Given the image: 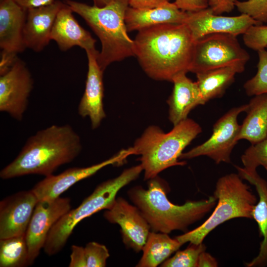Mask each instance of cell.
<instances>
[{"instance_id": "obj_40", "label": "cell", "mask_w": 267, "mask_h": 267, "mask_svg": "<svg viewBox=\"0 0 267 267\" xmlns=\"http://www.w3.org/2000/svg\"><path fill=\"white\" fill-rule=\"evenodd\" d=\"M266 170L267 171V165L264 167Z\"/></svg>"}, {"instance_id": "obj_3", "label": "cell", "mask_w": 267, "mask_h": 267, "mask_svg": "<svg viewBox=\"0 0 267 267\" xmlns=\"http://www.w3.org/2000/svg\"><path fill=\"white\" fill-rule=\"evenodd\" d=\"M167 190L165 181L157 176L149 179L147 189L137 185L128 192L130 200L154 232H186L190 225L203 218L216 204L217 199L212 196L207 199L175 205L168 199Z\"/></svg>"}, {"instance_id": "obj_26", "label": "cell", "mask_w": 267, "mask_h": 267, "mask_svg": "<svg viewBox=\"0 0 267 267\" xmlns=\"http://www.w3.org/2000/svg\"><path fill=\"white\" fill-rule=\"evenodd\" d=\"M29 266V250L25 234L0 239V267Z\"/></svg>"}, {"instance_id": "obj_35", "label": "cell", "mask_w": 267, "mask_h": 267, "mask_svg": "<svg viewBox=\"0 0 267 267\" xmlns=\"http://www.w3.org/2000/svg\"><path fill=\"white\" fill-rule=\"evenodd\" d=\"M69 267H87L85 248L82 246L73 245Z\"/></svg>"}, {"instance_id": "obj_15", "label": "cell", "mask_w": 267, "mask_h": 267, "mask_svg": "<svg viewBox=\"0 0 267 267\" xmlns=\"http://www.w3.org/2000/svg\"><path fill=\"white\" fill-rule=\"evenodd\" d=\"M184 24L189 28L194 41L214 33H227L237 36L243 35L253 25L262 24L246 14L222 16L215 14L209 7L187 12Z\"/></svg>"}, {"instance_id": "obj_27", "label": "cell", "mask_w": 267, "mask_h": 267, "mask_svg": "<svg viewBox=\"0 0 267 267\" xmlns=\"http://www.w3.org/2000/svg\"><path fill=\"white\" fill-rule=\"evenodd\" d=\"M258 53L257 72L243 86L246 93L249 96L267 94V49L260 50Z\"/></svg>"}, {"instance_id": "obj_6", "label": "cell", "mask_w": 267, "mask_h": 267, "mask_svg": "<svg viewBox=\"0 0 267 267\" xmlns=\"http://www.w3.org/2000/svg\"><path fill=\"white\" fill-rule=\"evenodd\" d=\"M214 196L218 202L211 216L198 227L176 237L182 245L187 242L203 243L216 227L231 219H253L252 212L258 199L238 174L231 173L219 178Z\"/></svg>"}, {"instance_id": "obj_38", "label": "cell", "mask_w": 267, "mask_h": 267, "mask_svg": "<svg viewBox=\"0 0 267 267\" xmlns=\"http://www.w3.org/2000/svg\"><path fill=\"white\" fill-rule=\"evenodd\" d=\"M218 266L217 261L209 253L203 252L200 254L197 264V267H217Z\"/></svg>"}, {"instance_id": "obj_11", "label": "cell", "mask_w": 267, "mask_h": 267, "mask_svg": "<svg viewBox=\"0 0 267 267\" xmlns=\"http://www.w3.org/2000/svg\"><path fill=\"white\" fill-rule=\"evenodd\" d=\"M26 16L27 11L13 0H0V74L27 48L23 34Z\"/></svg>"}, {"instance_id": "obj_8", "label": "cell", "mask_w": 267, "mask_h": 267, "mask_svg": "<svg viewBox=\"0 0 267 267\" xmlns=\"http://www.w3.org/2000/svg\"><path fill=\"white\" fill-rule=\"evenodd\" d=\"M236 37L214 33L195 41L189 72L196 74L225 67H233L238 73L243 72L250 55Z\"/></svg>"}, {"instance_id": "obj_29", "label": "cell", "mask_w": 267, "mask_h": 267, "mask_svg": "<svg viewBox=\"0 0 267 267\" xmlns=\"http://www.w3.org/2000/svg\"><path fill=\"white\" fill-rule=\"evenodd\" d=\"M241 159L245 170L257 171L260 166L267 165V138L252 144L241 156Z\"/></svg>"}, {"instance_id": "obj_10", "label": "cell", "mask_w": 267, "mask_h": 267, "mask_svg": "<svg viewBox=\"0 0 267 267\" xmlns=\"http://www.w3.org/2000/svg\"><path fill=\"white\" fill-rule=\"evenodd\" d=\"M0 75V111L21 121L33 88L30 70L17 57L8 69Z\"/></svg>"}, {"instance_id": "obj_20", "label": "cell", "mask_w": 267, "mask_h": 267, "mask_svg": "<svg viewBox=\"0 0 267 267\" xmlns=\"http://www.w3.org/2000/svg\"><path fill=\"white\" fill-rule=\"evenodd\" d=\"M186 74H178L172 81L174 87L167 102L169 119L174 126L188 118L189 113L196 106L203 105L196 82L188 78Z\"/></svg>"}, {"instance_id": "obj_19", "label": "cell", "mask_w": 267, "mask_h": 267, "mask_svg": "<svg viewBox=\"0 0 267 267\" xmlns=\"http://www.w3.org/2000/svg\"><path fill=\"white\" fill-rule=\"evenodd\" d=\"M73 12L64 2L54 21L50 35L51 40L54 41L60 50L63 51L76 46L85 51L95 49L96 40L79 24Z\"/></svg>"}, {"instance_id": "obj_2", "label": "cell", "mask_w": 267, "mask_h": 267, "mask_svg": "<svg viewBox=\"0 0 267 267\" xmlns=\"http://www.w3.org/2000/svg\"><path fill=\"white\" fill-rule=\"evenodd\" d=\"M82 149L80 137L70 125H51L29 137L15 159L1 170L0 177H46L74 160Z\"/></svg>"}, {"instance_id": "obj_24", "label": "cell", "mask_w": 267, "mask_h": 267, "mask_svg": "<svg viewBox=\"0 0 267 267\" xmlns=\"http://www.w3.org/2000/svg\"><path fill=\"white\" fill-rule=\"evenodd\" d=\"M182 245L176 237L172 238L167 233L150 232L142 250V256L136 266L156 267Z\"/></svg>"}, {"instance_id": "obj_36", "label": "cell", "mask_w": 267, "mask_h": 267, "mask_svg": "<svg viewBox=\"0 0 267 267\" xmlns=\"http://www.w3.org/2000/svg\"><path fill=\"white\" fill-rule=\"evenodd\" d=\"M129 6L136 9L152 8L160 6L170 0H128Z\"/></svg>"}, {"instance_id": "obj_17", "label": "cell", "mask_w": 267, "mask_h": 267, "mask_svg": "<svg viewBox=\"0 0 267 267\" xmlns=\"http://www.w3.org/2000/svg\"><path fill=\"white\" fill-rule=\"evenodd\" d=\"M88 70L85 91L80 101L78 112L82 118L89 117L92 129L97 128L106 117L103 108V71L99 67L96 49L86 51Z\"/></svg>"}, {"instance_id": "obj_32", "label": "cell", "mask_w": 267, "mask_h": 267, "mask_svg": "<svg viewBox=\"0 0 267 267\" xmlns=\"http://www.w3.org/2000/svg\"><path fill=\"white\" fill-rule=\"evenodd\" d=\"M85 251L87 267H104L109 257V251L106 246L92 241L87 243Z\"/></svg>"}, {"instance_id": "obj_30", "label": "cell", "mask_w": 267, "mask_h": 267, "mask_svg": "<svg viewBox=\"0 0 267 267\" xmlns=\"http://www.w3.org/2000/svg\"><path fill=\"white\" fill-rule=\"evenodd\" d=\"M235 6L242 14H246L258 22L267 23V0H237Z\"/></svg>"}, {"instance_id": "obj_14", "label": "cell", "mask_w": 267, "mask_h": 267, "mask_svg": "<svg viewBox=\"0 0 267 267\" xmlns=\"http://www.w3.org/2000/svg\"><path fill=\"white\" fill-rule=\"evenodd\" d=\"M105 219L121 227L124 244L138 253L141 251L150 232V226L138 208L124 198L116 197L104 213Z\"/></svg>"}, {"instance_id": "obj_18", "label": "cell", "mask_w": 267, "mask_h": 267, "mask_svg": "<svg viewBox=\"0 0 267 267\" xmlns=\"http://www.w3.org/2000/svg\"><path fill=\"white\" fill-rule=\"evenodd\" d=\"M64 4V1L56 0L50 4L27 11L23 31L27 48L39 52L49 44L54 21Z\"/></svg>"}, {"instance_id": "obj_25", "label": "cell", "mask_w": 267, "mask_h": 267, "mask_svg": "<svg viewBox=\"0 0 267 267\" xmlns=\"http://www.w3.org/2000/svg\"><path fill=\"white\" fill-rule=\"evenodd\" d=\"M237 73L234 68L225 67L196 74V82L203 105L211 99L222 97L234 81Z\"/></svg>"}, {"instance_id": "obj_33", "label": "cell", "mask_w": 267, "mask_h": 267, "mask_svg": "<svg viewBox=\"0 0 267 267\" xmlns=\"http://www.w3.org/2000/svg\"><path fill=\"white\" fill-rule=\"evenodd\" d=\"M174 3L180 10L196 12L209 7L207 0H175Z\"/></svg>"}, {"instance_id": "obj_7", "label": "cell", "mask_w": 267, "mask_h": 267, "mask_svg": "<svg viewBox=\"0 0 267 267\" xmlns=\"http://www.w3.org/2000/svg\"><path fill=\"white\" fill-rule=\"evenodd\" d=\"M142 171L139 164L124 170L118 177L99 184L77 208L69 211L54 224L43 248L45 253L51 256L60 252L79 222L100 210L108 209L118 192L136 179Z\"/></svg>"}, {"instance_id": "obj_5", "label": "cell", "mask_w": 267, "mask_h": 267, "mask_svg": "<svg viewBox=\"0 0 267 267\" xmlns=\"http://www.w3.org/2000/svg\"><path fill=\"white\" fill-rule=\"evenodd\" d=\"M201 132V126L188 118L168 133L157 126L148 127L132 147L134 155H140L144 179L154 178L170 167L185 165V162L178 159L184 148Z\"/></svg>"}, {"instance_id": "obj_21", "label": "cell", "mask_w": 267, "mask_h": 267, "mask_svg": "<svg viewBox=\"0 0 267 267\" xmlns=\"http://www.w3.org/2000/svg\"><path fill=\"white\" fill-rule=\"evenodd\" d=\"M187 12L179 9L174 2H166L152 8L136 9L129 6L125 13L128 32L164 24H184Z\"/></svg>"}, {"instance_id": "obj_37", "label": "cell", "mask_w": 267, "mask_h": 267, "mask_svg": "<svg viewBox=\"0 0 267 267\" xmlns=\"http://www.w3.org/2000/svg\"><path fill=\"white\" fill-rule=\"evenodd\" d=\"M18 5L27 11L53 3L56 0H13Z\"/></svg>"}, {"instance_id": "obj_9", "label": "cell", "mask_w": 267, "mask_h": 267, "mask_svg": "<svg viewBox=\"0 0 267 267\" xmlns=\"http://www.w3.org/2000/svg\"><path fill=\"white\" fill-rule=\"evenodd\" d=\"M248 105L235 107L222 116L214 125L208 140L189 151L182 153L179 159H190L200 156L211 158L216 164L230 163L231 152L238 141L240 125L238 115L246 112Z\"/></svg>"}, {"instance_id": "obj_23", "label": "cell", "mask_w": 267, "mask_h": 267, "mask_svg": "<svg viewBox=\"0 0 267 267\" xmlns=\"http://www.w3.org/2000/svg\"><path fill=\"white\" fill-rule=\"evenodd\" d=\"M247 105L238 140L246 139L254 144L267 138V94L254 96Z\"/></svg>"}, {"instance_id": "obj_4", "label": "cell", "mask_w": 267, "mask_h": 267, "mask_svg": "<svg viewBox=\"0 0 267 267\" xmlns=\"http://www.w3.org/2000/svg\"><path fill=\"white\" fill-rule=\"evenodd\" d=\"M64 2L85 20L99 38L101 49L97 60L103 72L112 63L135 56L134 41L128 35L125 20L128 0H111L102 7L73 0Z\"/></svg>"}, {"instance_id": "obj_16", "label": "cell", "mask_w": 267, "mask_h": 267, "mask_svg": "<svg viewBox=\"0 0 267 267\" xmlns=\"http://www.w3.org/2000/svg\"><path fill=\"white\" fill-rule=\"evenodd\" d=\"M38 200L33 191H19L0 202V239L25 234Z\"/></svg>"}, {"instance_id": "obj_28", "label": "cell", "mask_w": 267, "mask_h": 267, "mask_svg": "<svg viewBox=\"0 0 267 267\" xmlns=\"http://www.w3.org/2000/svg\"><path fill=\"white\" fill-rule=\"evenodd\" d=\"M206 247L203 243L190 246L185 249L177 251L171 258H169L162 264V267H197L199 257Z\"/></svg>"}, {"instance_id": "obj_34", "label": "cell", "mask_w": 267, "mask_h": 267, "mask_svg": "<svg viewBox=\"0 0 267 267\" xmlns=\"http://www.w3.org/2000/svg\"><path fill=\"white\" fill-rule=\"evenodd\" d=\"M209 7L215 14L221 15L231 12L237 0H207Z\"/></svg>"}, {"instance_id": "obj_1", "label": "cell", "mask_w": 267, "mask_h": 267, "mask_svg": "<svg viewBox=\"0 0 267 267\" xmlns=\"http://www.w3.org/2000/svg\"><path fill=\"white\" fill-rule=\"evenodd\" d=\"M134 41L135 56L151 78L172 82L177 74L189 72L194 41L186 24L147 27Z\"/></svg>"}, {"instance_id": "obj_12", "label": "cell", "mask_w": 267, "mask_h": 267, "mask_svg": "<svg viewBox=\"0 0 267 267\" xmlns=\"http://www.w3.org/2000/svg\"><path fill=\"white\" fill-rule=\"evenodd\" d=\"M134 153L131 147L122 149L110 158L97 164L85 168H72L57 175H50L38 182L32 190L38 201L55 200L78 181L93 175L107 166L122 165Z\"/></svg>"}, {"instance_id": "obj_31", "label": "cell", "mask_w": 267, "mask_h": 267, "mask_svg": "<svg viewBox=\"0 0 267 267\" xmlns=\"http://www.w3.org/2000/svg\"><path fill=\"white\" fill-rule=\"evenodd\" d=\"M245 45L256 51L267 47V26L253 25L243 35Z\"/></svg>"}, {"instance_id": "obj_39", "label": "cell", "mask_w": 267, "mask_h": 267, "mask_svg": "<svg viewBox=\"0 0 267 267\" xmlns=\"http://www.w3.org/2000/svg\"><path fill=\"white\" fill-rule=\"evenodd\" d=\"M93 1L94 5L102 7L108 4L111 0H93Z\"/></svg>"}, {"instance_id": "obj_22", "label": "cell", "mask_w": 267, "mask_h": 267, "mask_svg": "<svg viewBox=\"0 0 267 267\" xmlns=\"http://www.w3.org/2000/svg\"><path fill=\"white\" fill-rule=\"evenodd\" d=\"M238 175L243 179L255 186L259 196L253 212L252 218L259 226L260 234L263 239L260 244L258 255L250 262L247 267H265L267 266V182L261 178L257 171L249 172L243 168L236 166Z\"/></svg>"}, {"instance_id": "obj_13", "label": "cell", "mask_w": 267, "mask_h": 267, "mask_svg": "<svg viewBox=\"0 0 267 267\" xmlns=\"http://www.w3.org/2000/svg\"><path fill=\"white\" fill-rule=\"evenodd\" d=\"M70 210V199L68 197L38 201L25 233L29 265L33 264L44 248L53 226Z\"/></svg>"}]
</instances>
